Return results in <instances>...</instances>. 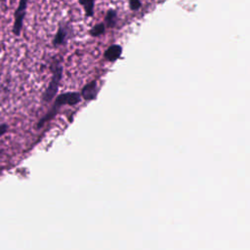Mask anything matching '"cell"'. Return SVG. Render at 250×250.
<instances>
[{
	"instance_id": "cell-1",
	"label": "cell",
	"mask_w": 250,
	"mask_h": 250,
	"mask_svg": "<svg viewBox=\"0 0 250 250\" xmlns=\"http://www.w3.org/2000/svg\"><path fill=\"white\" fill-rule=\"evenodd\" d=\"M80 99H81L80 94L77 92L64 93V94L58 96L51 110L37 123V128H41L47 121H49L51 118H53L55 116V114L57 113L58 109L60 108V106L63 105V104H70V105L76 104L77 103L80 102Z\"/></svg>"
},
{
	"instance_id": "cell-2",
	"label": "cell",
	"mask_w": 250,
	"mask_h": 250,
	"mask_svg": "<svg viewBox=\"0 0 250 250\" xmlns=\"http://www.w3.org/2000/svg\"><path fill=\"white\" fill-rule=\"evenodd\" d=\"M52 69H53L52 79L49 83L48 88L46 89V91L43 94V101L44 102H50L54 99L55 95L58 92L59 85H60V82H61V78H62V66L61 65L60 62H53Z\"/></svg>"
},
{
	"instance_id": "cell-3",
	"label": "cell",
	"mask_w": 250,
	"mask_h": 250,
	"mask_svg": "<svg viewBox=\"0 0 250 250\" xmlns=\"http://www.w3.org/2000/svg\"><path fill=\"white\" fill-rule=\"evenodd\" d=\"M28 0H20L18 7L14 12V23L12 27V32L15 36H20L23 27V21L26 15Z\"/></svg>"
},
{
	"instance_id": "cell-4",
	"label": "cell",
	"mask_w": 250,
	"mask_h": 250,
	"mask_svg": "<svg viewBox=\"0 0 250 250\" xmlns=\"http://www.w3.org/2000/svg\"><path fill=\"white\" fill-rule=\"evenodd\" d=\"M66 38H67V28L64 24H61L59 26V29L53 39V45L58 47V46H61V45H63L66 41Z\"/></svg>"
},
{
	"instance_id": "cell-5",
	"label": "cell",
	"mask_w": 250,
	"mask_h": 250,
	"mask_svg": "<svg viewBox=\"0 0 250 250\" xmlns=\"http://www.w3.org/2000/svg\"><path fill=\"white\" fill-rule=\"evenodd\" d=\"M121 53H122L121 46L114 44L106 49V51L104 52V58L109 62H113L121 56Z\"/></svg>"
},
{
	"instance_id": "cell-6",
	"label": "cell",
	"mask_w": 250,
	"mask_h": 250,
	"mask_svg": "<svg viewBox=\"0 0 250 250\" xmlns=\"http://www.w3.org/2000/svg\"><path fill=\"white\" fill-rule=\"evenodd\" d=\"M98 92V86H97V82L96 81H92L89 84H87L81 92L82 97L85 100H92L96 97Z\"/></svg>"
},
{
	"instance_id": "cell-7",
	"label": "cell",
	"mask_w": 250,
	"mask_h": 250,
	"mask_svg": "<svg viewBox=\"0 0 250 250\" xmlns=\"http://www.w3.org/2000/svg\"><path fill=\"white\" fill-rule=\"evenodd\" d=\"M96 0H78V4L83 8L86 17L91 18L94 16Z\"/></svg>"
},
{
	"instance_id": "cell-8",
	"label": "cell",
	"mask_w": 250,
	"mask_h": 250,
	"mask_svg": "<svg viewBox=\"0 0 250 250\" xmlns=\"http://www.w3.org/2000/svg\"><path fill=\"white\" fill-rule=\"evenodd\" d=\"M117 21V12L113 9H109L104 17V24L107 27H114Z\"/></svg>"
},
{
	"instance_id": "cell-9",
	"label": "cell",
	"mask_w": 250,
	"mask_h": 250,
	"mask_svg": "<svg viewBox=\"0 0 250 250\" xmlns=\"http://www.w3.org/2000/svg\"><path fill=\"white\" fill-rule=\"evenodd\" d=\"M105 24L104 22H100V23H97L96 25H94L91 29H90V34L91 36H94V37H97V36H100L102 34L104 33L105 31Z\"/></svg>"
},
{
	"instance_id": "cell-10",
	"label": "cell",
	"mask_w": 250,
	"mask_h": 250,
	"mask_svg": "<svg viewBox=\"0 0 250 250\" xmlns=\"http://www.w3.org/2000/svg\"><path fill=\"white\" fill-rule=\"evenodd\" d=\"M142 7L141 0H129V8L131 11H138Z\"/></svg>"
},
{
	"instance_id": "cell-11",
	"label": "cell",
	"mask_w": 250,
	"mask_h": 250,
	"mask_svg": "<svg viewBox=\"0 0 250 250\" xmlns=\"http://www.w3.org/2000/svg\"><path fill=\"white\" fill-rule=\"evenodd\" d=\"M9 130V126L7 123H1L0 124V137L4 136Z\"/></svg>"
}]
</instances>
